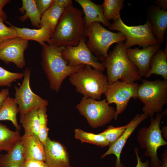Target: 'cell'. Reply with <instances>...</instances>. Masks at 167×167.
Instances as JSON below:
<instances>
[{
	"mask_svg": "<svg viewBox=\"0 0 167 167\" xmlns=\"http://www.w3.org/2000/svg\"><path fill=\"white\" fill-rule=\"evenodd\" d=\"M138 98L143 103V113L152 117L160 113L167 103V80H143L139 85Z\"/></svg>",
	"mask_w": 167,
	"mask_h": 167,
	"instance_id": "8992f818",
	"label": "cell"
},
{
	"mask_svg": "<svg viewBox=\"0 0 167 167\" xmlns=\"http://www.w3.org/2000/svg\"><path fill=\"white\" fill-rule=\"evenodd\" d=\"M162 160L163 161L161 165L159 167H167V151L165 150L162 155Z\"/></svg>",
	"mask_w": 167,
	"mask_h": 167,
	"instance_id": "b9f144b4",
	"label": "cell"
},
{
	"mask_svg": "<svg viewBox=\"0 0 167 167\" xmlns=\"http://www.w3.org/2000/svg\"><path fill=\"white\" fill-rule=\"evenodd\" d=\"M54 0H35L37 7L41 16L50 6Z\"/></svg>",
	"mask_w": 167,
	"mask_h": 167,
	"instance_id": "836d02e7",
	"label": "cell"
},
{
	"mask_svg": "<svg viewBox=\"0 0 167 167\" xmlns=\"http://www.w3.org/2000/svg\"><path fill=\"white\" fill-rule=\"evenodd\" d=\"M19 112V109L15 99L8 96L4 100L0 109V121H10L16 129L19 131L21 128L17 119V115Z\"/></svg>",
	"mask_w": 167,
	"mask_h": 167,
	"instance_id": "7402d4cb",
	"label": "cell"
},
{
	"mask_svg": "<svg viewBox=\"0 0 167 167\" xmlns=\"http://www.w3.org/2000/svg\"><path fill=\"white\" fill-rule=\"evenodd\" d=\"M81 7L84 14V26L92 23L98 22L109 27V21L105 18L102 5L96 4L90 0H76Z\"/></svg>",
	"mask_w": 167,
	"mask_h": 167,
	"instance_id": "ac0fdd59",
	"label": "cell"
},
{
	"mask_svg": "<svg viewBox=\"0 0 167 167\" xmlns=\"http://www.w3.org/2000/svg\"><path fill=\"white\" fill-rule=\"evenodd\" d=\"M83 15L80 10L72 5L65 9L51 38V45L64 46L78 45L80 40L85 38Z\"/></svg>",
	"mask_w": 167,
	"mask_h": 167,
	"instance_id": "7a4b0ae2",
	"label": "cell"
},
{
	"mask_svg": "<svg viewBox=\"0 0 167 167\" xmlns=\"http://www.w3.org/2000/svg\"><path fill=\"white\" fill-rule=\"evenodd\" d=\"M134 152L135 154L137 159V164L135 167H150V162L147 161L144 162L142 161L141 158L139 155V151L138 148L135 147L134 148Z\"/></svg>",
	"mask_w": 167,
	"mask_h": 167,
	"instance_id": "d590c367",
	"label": "cell"
},
{
	"mask_svg": "<svg viewBox=\"0 0 167 167\" xmlns=\"http://www.w3.org/2000/svg\"><path fill=\"white\" fill-rule=\"evenodd\" d=\"M10 1L9 0H0V17L4 21L7 19V15L3 10L4 6Z\"/></svg>",
	"mask_w": 167,
	"mask_h": 167,
	"instance_id": "74e56055",
	"label": "cell"
},
{
	"mask_svg": "<svg viewBox=\"0 0 167 167\" xmlns=\"http://www.w3.org/2000/svg\"><path fill=\"white\" fill-rule=\"evenodd\" d=\"M108 28L110 30L118 31L124 35L126 40L124 44L126 49L136 45L144 48L159 44L153 35L152 24L149 19H148L143 25L129 26L120 18L110 24Z\"/></svg>",
	"mask_w": 167,
	"mask_h": 167,
	"instance_id": "9c48e42d",
	"label": "cell"
},
{
	"mask_svg": "<svg viewBox=\"0 0 167 167\" xmlns=\"http://www.w3.org/2000/svg\"><path fill=\"white\" fill-rule=\"evenodd\" d=\"M70 167H72V166H70Z\"/></svg>",
	"mask_w": 167,
	"mask_h": 167,
	"instance_id": "f6af8a7d",
	"label": "cell"
},
{
	"mask_svg": "<svg viewBox=\"0 0 167 167\" xmlns=\"http://www.w3.org/2000/svg\"><path fill=\"white\" fill-rule=\"evenodd\" d=\"M160 47V44H158L149 45L142 49L138 48L126 49L129 59L137 67L141 77H145L149 71L152 58Z\"/></svg>",
	"mask_w": 167,
	"mask_h": 167,
	"instance_id": "9a60e30c",
	"label": "cell"
},
{
	"mask_svg": "<svg viewBox=\"0 0 167 167\" xmlns=\"http://www.w3.org/2000/svg\"><path fill=\"white\" fill-rule=\"evenodd\" d=\"M1 151H0V152H1Z\"/></svg>",
	"mask_w": 167,
	"mask_h": 167,
	"instance_id": "bcb514c9",
	"label": "cell"
},
{
	"mask_svg": "<svg viewBox=\"0 0 167 167\" xmlns=\"http://www.w3.org/2000/svg\"><path fill=\"white\" fill-rule=\"evenodd\" d=\"M0 17V43L4 41L18 37L15 31L10 26H6Z\"/></svg>",
	"mask_w": 167,
	"mask_h": 167,
	"instance_id": "d6a6232c",
	"label": "cell"
},
{
	"mask_svg": "<svg viewBox=\"0 0 167 167\" xmlns=\"http://www.w3.org/2000/svg\"><path fill=\"white\" fill-rule=\"evenodd\" d=\"M0 167H21L12 162L0 159Z\"/></svg>",
	"mask_w": 167,
	"mask_h": 167,
	"instance_id": "ab89813d",
	"label": "cell"
},
{
	"mask_svg": "<svg viewBox=\"0 0 167 167\" xmlns=\"http://www.w3.org/2000/svg\"><path fill=\"white\" fill-rule=\"evenodd\" d=\"M9 95V89L8 88L2 89L0 92V109L5 99Z\"/></svg>",
	"mask_w": 167,
	"mask_h": 167,
	"instance_id": "f35d334b",
	"label": "cell"
},
{
	"mask_svg": "<svg viewBox=\"0 0 167 167\" xmlns=\"http://www.w3.org/2000/svg\"><path fill=\"white\" fill-rule=\"evenodd\" d=\"M139 85L135 82L130 83L119 80L108 85L104 94L109 105L115 103L116 105L115 120L126 109L130 99L138 98Z\"/></svg>",
	"mask_w": 167,
	"mask_h": 167,
	"instance_id": "30bf717a",
	"label": "cell"
},
{
	"mask_svg": "<svg viewBox=\"0 0 167 167\" xmlns=\"http://www.w3.org/2000/svg\"><path fill=\"white\" fill-rule=\"evenodd\" d=\"M22 5L19 11L24 15L19 17L20 20L24 21L29 18L33 26L40 28L41 15L36 6L35 0H22Z\"/></svg>",
	"mask_w": 167,
	"mask_h": 167,
	"instance_id": "cb8c5ba5",
	"label": "cell"
},
{
	"mask_svg": "<svg viewBox=\"0 0 167 167\" xmlns=\"http://www.w3.org/2000/svg\"><path fill=\"white\" fill-rule=\"evenodd\" d=\"M23 77V73L11 72L0 66V87H11L13 82Z\"/></svg>",
	"mask_w": 167,
	"mask_h": 167,
	"instance_id": "1f68e13d",
	"label": "cell"
},
{
	"mask_svg": "<svg viewBox=\"0 0 167 167\" xmlns=\"http://www.w3.org/2000/svg\"><path fill=\"white\" fill-rule=\"evenodd\" d=\"M45 162L49 167H70L69 156L64 146L48 138L44 145Z\"/></svg>",
	"mask_w": 167,
	"mask_h": 167,
	"instance_id": "2e32d148",
	"label": "cell"
},
{
	"mask_svg": "<svg viewBox=\"0 0 167 167\" xmlns=\"http://www.w3.org/2000/svg\"><path fill=\"white\" fill-rule=\"evenodd\" d=\"M70 83L84 96L100 100L109 85L106 75L101 70L85 65L69 76Z\"/></svg>",
	"mask_w": 167,
	"mask_h": 167,
	"instance_id": "277c9868",
	"label": "cell"
},
{
	"mask_svg": "<svg viewBox=\"0 0 167 167\" xmlns=\"http://www.w3.org/2000/svg\"><path fill=\"white\" fill-rule=\"evenodd\" d=\"M123 0H104L102 4L104 15L107 21H115L121 18L120 12Z\"/></svg>",
	"mask_w": 167,
	"mask_h": 167,
	"instance_id": "83f0119b",
	"label": "cell"
},
{
	"mask_svg": "<svg viewBox=\"0 0 167 167\" xmlns=\"http://www.w3.org/2000/svg\"><path fill=\"white\" fill-rule=\"evenodd\" d=\"M41 65L51 89L58 92L63 80L67 77L84 66L80 65L70 66L63 58L62 51L64 46H56L45 43L41 45Z\"/></svg>",
	"mask_w": 167,
	"mask_h": 167,
	"instance_id": "6da1fadb",
	"label": "cell"
},
{
	"mask_svg": "<svg viewBox=\"0 0 167 167\" xmlns=\"http://www.w3.org/2000/svg\"><path fill=\"white\" fill-rule=\"evenodd\" d=\"M155 3L158 6V7L164 11H167V0H156Z\"/></svg>",
	"mask_w": 167,
	"mask_h": 167,
	"instance_id": "60d3db41",
	"label": "cell"
},
{
	"mask_svg": "<svg viewBox=\"0 0 167 167\" xmlns=\"http://www.w3.org/2000/svg\"><path fill=\"white\" fill-rule=\"evenodd\" d=\"M39 108L29 111L20 117V122L24 130V135L38 137L39 124Z\"/></svg>",
	"mask_w": 167,
	"mask_h": 167,
	"instance_id": "484cf974",
	"label": "cell"
},
{
	"mask_svg": "<svg viewBox=\"0 0 167 167\" xmlns=\"http://www.w3.org/2000/svg\"><path fill=\"white\" fill-rule=\"evenodd\" d=\"M128 125V123L125 126L116 127L110 125L104 131L99 134L105 138L110 145L115 142L122 135Z\"/></svg>",
	"mask_w": 167,
	"mask_h": 167,
	"instance_id": "4dcf8cb0",
	"label": "cell"
},
{
	"mask_svg": "<svg viewBox=\"0 0 167 167\" xmlns=\"http://www.w3.org/2000/svg\"><path fill=\"white\" fill-rule=\"evenodd\" d=\"M54 3L59 7L65 9L70 5H72V0H54Z\"/></svg>",
	"mask_w": 167,
	"mask_h": 167,
	"instance_id": "8d00e7d4",
	"label": "cell"
},
{
	"mask_svg": "<svg viewBox=\"0 0 167 167\" xmlns=\"http://www.w3.org/2000/svg\"><path fill=\"white\" fill-rule=\"evenodd\" d=\"M153 35L159 44L164 41L167 27V11L159 7L153 9L150 15Z\"/></svg>",
	"mask_w": 167,
	"mask_h": 167,
	"instance_id": "d6986e66",
	"label": "cell"
},
{
	"mask_svg": "<svg viewBox=\"0 0 167 167\" xmlns=\"http://www.w3.org/2000/svg\"><path fill=\"white\" fill-rule=\"evenodd\" d=\"M28 46V41L21 37L6 40L0 43V60L22 69L25 65L24 52Z\"/></svg>",
	"mask_w": 167,
	"mask_h": 167,
	"instance_id": "4fadbf2b",
	"label": "cell"
},
{
	"mask_svg": "<svg viewBox=\"0 0 167 167\" xmlns=\"http://www.w3.org/2000/svg\"><path fill=\"white\" fill-rule=\"evenodd\" d=\"M76 108L93 128L104 126L114 119L115 109L106 99L98 101L83 96Z\"/></svg>",
	"mask_w": 167,
	"mask_h": 167,
	"instance_id": "ba28073f",
	"label": "cell"
},
{
	"mask_svg": "<svg viewBox=\"0 0 167 167\" xmlns=\"http://www.w3.org/2000/svg\"><path fill=\"white\" fill-rule=\"evenodd\" d=\"M161 130V134L163 137L167 140V126H165L162 127Z\"/></svg>",
	"mask_w": 167,
	"mask_h": 167,
	"instance_id": "7bdbcfd3",
	"label": "cell"
},
{
	"mask_svg": "<svg viewBox=\"0 0 167 167\" xmlns=\"http://www.w3.org/2000/svg\"><path fill=\"white\" fill-rule=\"evenodd\" d=\"M20 141L24 147L26 161L45 162L44 146L37 136L24 135Z\"/></svg>",
	"mask_w": 167,
	"mask_h": 167,
	"instance_id": "e0dca14e",
	"label": "cell"
},
{
	"mask_svg": "<svg viewBox=\"0 0 167 167\" xmlns=\"http://www.w3.org/2000/svg\"><path fill=\"white\" fill-rule=\"evenodd\" d=\"M163 115L157 113L155 118L151 117L148 127L141 128L138 134L137 140L141 148L145 149L144 156L150 158L151 167H159L162 162L159 158L157 151L160 147L167 145L160 128Z\"/></svg>",
	"mask_w": 167,
	"mask_h": 167,
	"instance_id": "52a82bcc",
	"label": "cell"
},
{
	"mask_svg": "<svg viewBox=\"0 0 167 167\" xmlns=\"http://www.w3.org/2000/svg\"><path fill=\"white\" fill-rule=\"evenodd\" d=\"M0 159L12 162L21 166L26 160L24 148L20 140L6 154L0 155Z\"/></svg>",
	"mask_w": 167,
	"mask_h": 167,
	"instance_id": "f1b7e54d",
	"label": "cell"
},
{
	"mask_svg": "<svg viewBox=\"0 0 167 167\" xmlns=\"http://www.w3.org/2000/svg\"><path fill=\"white\" fill-rule=\"evenodd\" d=\"M10 24L16 32L18 37L28 41L32 40L36 41L41 45L45 42L51 45L50 39L53 34L48 28L44 26L38 29H32L19 28Z\"/></svg>",
	"mask_w": 167,
	"mask_h": 167,
	"instance_id": "ffe728a7",
	"label": "cell"
},
{
	"mask_svg": "<svg viewBox=\"0 0 167 167\" xmlns=\"http://www.w3.org/2000/svg\"><path fill=\"white\" fill-rule=\"evenodd\" d=\"M18 132L12 131L0 122V151L11 150L20 140Z\"/></svg>",
	"mask_w": 167,
	"mask_h": 167,
	"instance_id": "d4e9b609",
	"label": "cell"
},
{
	"mask_svg": "<svg viewBox=\"0 0 167 167\" xmlns=\"http://www.w3.org/2000/svg\"><path fill=\"white\" fill-rule=\"evenodd\" d=\"M65 10L55 5L53 2L50 6L41 16L40 28L42 26L47 28L53 34L58 21Z\"/></svg>",
	"mask_w": 167,
	"mask_h": 167,
	"instance_id": "603a6c76",
	"label": "cell"
},
{
	"mask_svg": "<svg viewBox=\"0 0 167 167\" xmlns=\"http://www.w3.org/2000/svg\"><path fill=\"white\" fill-rule=\"evenodd\" d=\"M24 79L19 88L15 86V101L19 110L20 117L36 108L46 107L48 101L35 94L30 85L31 71L27 68L23 72Z\"/></svg>",
	"mask_w": 167,
	"mask_h": 167,
	"instance_id": "8fae6325",
	"label": "cell"
},
{
	"mask_svg": "<svg viewBox=\"0 0 167 167\" xmlns=\"http://www.w3.org/2000/svg\"><path fill=\"white\" fill-rule=\"evenodd\" d=\"M148 117L144 113L137 114L128 123V127L122 135L115 142L109 145V149L101 155V159L104 158L108 155L113 154L116 159L115 167H125L121 162L120 156L122 150L129 137L139 125Z\"/></svg>",
	"mask_w": 167,
	"mask_h": 167,
	"instance_id": "5bb4252c",
	"label": "cell"
},
{
	"mask_svg": "<svg viewBox=\"0 0 167 167\" xmlns=\"http://www.w3.org/2000/svg\"><path fill=\"white\" fill-rule=\"evenodd\" d=\"M75 135L76 139L80 140L82 143L86 142L96 145L102 147L109 145V143L102 135L98 134L85 131L80 129H76Z\"/></svg>",
	"mask_w": 167,
	"mask_h": 167,
	"instance_id": "4316f807",
	"label": "cell"
},
{
	"mask_svg": "<svg viewBox=\"0 0 167 167\" xmlns=\"http://www.w3.org/2000/svg\"><path fill=\"white\" fill-rule=\"evenodd\" d=\"M38 115L39 121L38 137L44 146L48 138V133L49 130L47 127L46 107L39 108L38 110Z\"/></svg>",
	"mask_w": 167,
	"mask_h": 167,
	"instance_id": "f546056e",
	"label": "cell"
},
{
	"mask_svg": "<svg viewBox=\"0 0 167 167\" xmlns=\"http://www.w3.org/2000/svg\"><path fill=\"white\" fill-rule=\"evenodd\" d=\"M84 35L88 37L86 45L90 51L102 61L108 56L109 49L112 44L126 40L122 33L108 30L98 22L84 26Z\"/></svg>",
	"mask_w": 167,
	"mask_h": 167,
	"instance_id": "5b68a950",
	"label": "cell"
},
{
	"mask_svg": "<svg viewBox=\"0 0 167 167\" xmlns=\"http://www.w3.org/2000/svg\"><path fill=\"white\" fill-rule=\"evenodd\" d=\"M21 167H49L45 162L31 160L26 161Z\"/></svg>",
	"mask_w": 167,
	"mask_h": 167,
	"instance_id": "e575fe53",
	"label": "cell"
},
{
	"mask_svg": "<svg viewBox=\"0 0 167 167\" xmlns=\"http://www.w3.org/2000/svg\"><path fill=\"white\" fill-rule=\"evenodd\" d=\"M152 74L160 75L167 80V54L165 51L159 49L152 58L150 69L145 77L149 78Z\"/></svg>",
	"mask_w": 167,
	"mask_h": 167,
	"instance_id": "44dd1931",
	"label": "cell"
},
{
	"mask_svg": "<svg viewBox=\"0 0 167 167\" xmlns=\"http://www.w3.org/2000/svg\"><path fill=\"white\" fill-rule=\"evenodd\" d=\"M123 41L117 43L101 64L107 70L109 85L121 80L134 83L142 80L137 67L129 59Z\"/></svg>",
	"mask_w": 167,
	"mask_h": 167,
	"instance_id": "3957f363",
	"label": "cell"
},
{
	"mask_svg": "<svg viewBox=\"0 0 167 167\" xmlns=\"http://www.w3.org/2000/svg\"><path fill=\"white\" fill-rule=\"evenodd\" d=\"M107 167H109V166H108Z\"/></svg>",
	"mask_w": 167,
	"mask_h": 167,
	"instance_id": "ee69618b",
	"label": "cell"
},
{
	"mask_svg": "<svg viewBox=\"0 0 167 167\" xmlns=\"http://www.w3.org/2000/svg\"><path fill=\"white\" fill-rule=\"evenodd\" d=\"M86 41L84 38L80 40L77 46H64L62 51L63 58L71 67L84 64L104 71L105 68L99 61L100 59L92 53L86 45Z\"/></svg>",
	"mask_w": 167,
	"mask_h": 167,
	"instance_id": "7c38bea8",
	"label": "cell"
}]
</instances>
